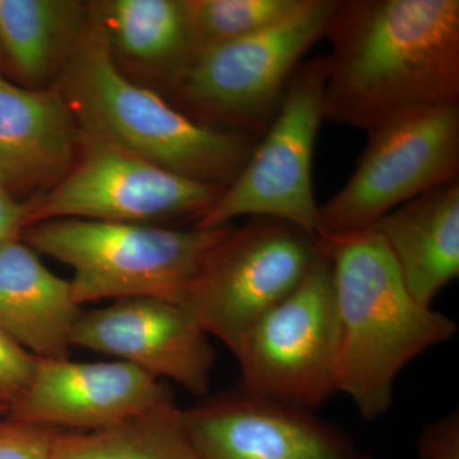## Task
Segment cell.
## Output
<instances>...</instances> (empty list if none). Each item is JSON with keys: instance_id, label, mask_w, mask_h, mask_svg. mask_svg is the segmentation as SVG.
Listing matches in <instances>:
<instances>
[{"instance_id": "cell-1", "label": "cell", "mask_w": 459, "mask_h": 459, "mask_svg": "<svg viewBox=\"0 0 459 459\" xmlns=\"http://www.w3.org/2000/svg\"><path fill=\"white\" fill-rule=\"evenodd\" d=\"M325 39L329 122L369 132L459 104L458 0H338Z\"/></svg>"}, {"instance_id": "cell-2", "label": "cell", "mask_w": 459, "mask_h": 459, "mask_svg": "<svg viewBox=\"0 0 459 459\" xmlns=\"http://www.w3.org/2000/svg\"><path fill=\"white\" fill-rule=\"evenodd\" d=\"M331 259L338 346L336 391L362 419L383 418L395 380L420 355L449 342L458 325L410 294L374 230L318 238Z\"/></svg>"}, {"instance_id": "cell-3", "label": "cell", "mask_w": 459, "mask_h": 459, "mask_svg": "<svg viewBox=\"0 0 459 459\" xmlns=\"http://www.w3.org/2000/svg\"><path fill=\"white\" fill-rule=\"evenodd\" d=\"M57 78L82 131L189 179L228 188L259 141L195 122L155 91L133 82L115 62L92 11Z\"/></svg>"}, {"instance_id": "cell-4", "label": "cell", "mask_w": 459, "mask_h": 459, "mask_svg": "<svg viewBox=\"0 0 459 459\" xmlns=\"http://www.w3.org/2000/svg\"><path fill=\"white\" fill-rule=\"evenodd\" d=\"M230 229L65 219L35 223L21 238L36 253L74 270L69 282L77 304L134 298L179 304Z\"/></svg>"}, {"instance_id": "cell-5", "label": "cell", "mask_w": 459, "mask_h": 459, "mask_svg": "<svg viewBox=\"0 0 459 459\" xmlns=\"http://www.w3.org/2000/svg\"><path fill=\"white\" fill-rule=\"evenodd\" d=\"M338 0H300L277 22L195 51L171 104L195 122L261 140L305 54L325 38Z\"/></svg>"}, {"instance_id": "cell-6", "label": "cell", "mask_w": 459, "mask_h": 459, "mask_svg": "<svg viewBox=\"0 0 459 459\" xmlns=\"http://www.w3.org/2000/svg\"><path fill=\"white\" fill-rule=\"evenodd\" d=\"M318 253V238L292 223L250 217L213 247L179 305L234 355L256 320L303 282Z\"/></svg>"}, {"instance_id": "cell-7", "label": "cell", "mask_w": 459, "mask_h": 459, "mask_svg": "<svg viewBox=\"0 0 459 459\" xmlns=\"http://www.w3.org/2000/svg\"><path fill=\"white\" fill-rule=\"evenodd\" d=\"M368 133L350 180L319 205L316 238L365 231L422 193L459 178V104L395 115Z\"/></svg>"}, {"instance_id": "cell-8", "label": "cell", "mask_w": 459, "mask_h": 459, "mask_svg": "<svg viewBox=\"0 0 459 459\" xmlns=\"http://www.w3.org/2000/svg\"><path fill=\"white\" fill-rule=\"evenodd\" d=\"M337 346L332 263L319 243L303 282L256 320L238 344V388L316 412L337 394Z\"/></svg>"}, {"instance_id": "cell-9", "label": "cell", "mask_w": 459, "mask_h": 459, "mask_svg": "<svg viewBox=\"0 0 459 459\" xmlns=\"http://www.w3.org/2000/svg\"><path fill=\"white\" fill-rule=\"evenodd\" d=\"M327 74V56L300 63L270 128L197 228H222L238 217H270L316 238L319 204L314 195L313 157L325 120Z\"/></svg>"}, {"instance_id": "cell-10", "label": "cell", "mask_w": 459, "mask_h": 459, "mask_svg": "<svg viewBox=\"0 0 459 459\" xmlns=\"http://www.w3.org/2000/svg\"><path fill=\"white\" fill-rule=\"evenodd\" d=\"M225 189L166 170L81 129L74 166L56 186L27 201V228L65 219L198 222Z\"/></svg>"}, {"instance_id": "cell-11", "label": "cell", "mask_w": 459, "mask_h": 459, "mask_svg": "<svg viewBox=\"0 0 459 459\" xmlns=\"http://www.w3.org/2000/svg\"><path fill=\"white\" fill-rule=\"evenodd\" d=\"M202 459H373L342 428L237 388L181 410Z\"/></svg>"}, {"instance_id": "cell-12", "label": "cell", "mask_w": 459, "mask_h": 459, "mask_svg": "<svg viewBox=\"0 0 459 459\" xmlns=\"http://www.w3.org/2000/svg\"><path fill=\"white\" fill-rule=\"evenodd\" d=\"M74 346L114 356L199 397L210 394L216 360L210 336L172 301L123 299L82 312L72 333Z\"/></svg>"}, {"instance_id": "cell-13", "label": "cell", "mask_w": 459, "mask_h": 459, "mask_svg": "<svg viewBox=\"0 0 459 459\" xmlns=\"http://www.w3.org/2000/svg\"><path fill=\"white\" fill-rule=\"evenodd\" d=\"M169 389L126 362L39 359L31 383L7 418L60 431L102 430L171 403Z\"/></svg>"}, {"instance_id": "cell-14", "label": "cell", "mask_w": 459, "mask_h": 459, "mask_svg": "<svg viewBox=\"0 0 459 459\" xmlns=\"http://www.w3.org/2000/svg\"><path fill=\"white\" fill-rule=\"evenodd\" d=\"M81 128L57 87L30 89L0 74V186L11 195L47 192L69 171Z\"/></svg>"}, {"instance_id": "cell-15", "label": "cell", "mask_w": 459, "mask_h": 459, "mask_svg": "<svg viewBox=\"0 0 459 459\" xmlns=\"http://www.w3.org/2000/svg\"><path fill=\"white\" fill-rule=\"evenodd\" d=\"M81 314L71 282L22 238L0 246V329L18 346L39 359H69Z\"/></svg>"}, {"instance_id": "cell-16", "label": "cell", "mask_w": 459, "mask_h": 459, "mask_svg": "<svg viewBox=\"0 0 459 459\" xmlns=\"http://www.w3.org/2000/svg\"><path fill=\"white\" fill-rule=\"evenodd\" d=\"M370 229L385 241L410 294L431 307L459 276V180L398 205Z\"/></svg>"}, {"instance_id": "cell-17", "label": "cell", "mask_w": 459, "mask_h": 459, "mask_svg": "<svg viewBox=\"0 0 459 459\" xmlns=\"http://www.w3.org/2000/svg\"><path fill=\"white\" fill-rule=\"evenodd\" d=\"M90 5L74 0H0L3 62L30 89L59 77L84 30Z\"/></svg>"}, {"instance_id": "cell-18", "label": "cell", "mask_w": 459, "mask_h": 459, "mask_svg": "<svg viewBox=\"0 0 459 459\" xmlns=\"http://www.w3.org/2000/svg\"><path fill=\"white\" fill-rule=\"evenodd\" d=\"M113 56L148 66L172 89L195 51L186 0H108L90 5Z\"/></svg>"}, {"instance_id": "cell-19", "label": "cell", "mask_w": 459, "mask_h": 459, "mask_svg": "<svg viewBox=\"0 0 459 459\" xmlns=\"http://www.w3.org/2000/svg\"><path fill=\"white\" fill-rule=\"evenodd\" d=\"M50 459H202L171 402L102 430L60 431Z\"/></svg>"}, {"instance_id": "cell-20", "label": "cell", "mask_w": 459, "mask_h": 459, "mask_svg": "<svg viewBox=\"0 0 459 459\" xmlns=\"http://www.w3.org/2000/svg\"><path fill=\"white\" fill-rule=\"evenodd\" d=\"M300 0H186L195 50L237 40L285 17Z\"/></svg>"}, {"instance_id": "cell-21", "label": "cell", "mask_w": 459, "mask_h": 459, "mask_svg": "<svg viewBox=\"0 0 459 459\" xmlns=\"http://www.w3.org/2000/svg\"><path fill=\"white\" fill-rule=\"evenodd\" d=\"M60 430L0 420V459H50Z\"/></svg>"}, {"instance_id": "cell-22", "label": "cell", "mask_w": 459, "mask_h": 459, "mask_svg": "<svg viewBox=\"0 0 459 459\" xmlns=\"http://www.w3.org/2000/svg\"><path fill=\"white\" fill-rule=\"evenodd\" d=\"M38 358L0 329V403L11 407L31 383Z\"/></svg>"}, {"instance_id": "cell-23", "label": "cell", "mask_w": 459, "mask_h": 459, "mask_svg": "<svg viewBox=\"0 0 459 459\" xmlns=\"http://www.w3.org/2000/svg\"><path fill=\"white\" fill-rule=\"evenodd\" d=\"M419 459H459L457 410L422 427L416 439Z\"/></svg>"}, {"instance_id": "cell-24", "label": "cell", "mask_w": 459, "mask_h": 459, "mask_svg": "<svg viewBox=\"0 0 459 459\" xmlns=\"http://www.w3.org/2000/svg\"><path fill=\"white\" fill-rule=\"evenodd\" d=\"M27 229V202L18 201L0 186V246L22 237Z\"/></svg>"}, {"instance_id": "cell-25", "label": "cell", "mask_w": 459, "mask_h": 459, "mask_svg": "<svg viewBox=\"0 0 459 459\" xmlns=\"http://www.w3.org/2000/svg\"><path fill=\"white\" fill-rule=\"evenodd\" d=\"M9 411V407L5 406V404L0 403V416L7 415Z\"/></svg>"}, {"instance_id": "cell-26", "label": "cell", "mask_w": 459, "mask_h": 459, "mask_svg": "<svg viewBox=\"0 0 459 459\" xmlns=\"http://www.w3.org/2000/svg\"><path fill=\"white\" fill-rule=\"evenodd\" d=\"M3 65H4V62H3L2 53H0V69H2Z\"/></svg>"}]
</instances>
